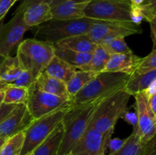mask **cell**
<instances>
[{
  "label": "cell",
  "mask_w": 156,
  "mask_h": 155,
  "mask_svg": "<svg viewBox=\"0 0 156 155\" xmlns=\"http://www.w3.org/2000/svg\"><path fill=\"white\" fill-rule=\"evenodd\" d=\"M148 99V104L154 115H156V94H153Z\"/></svg>",
  "instance_id": "obj_36"
},
{
  "label": "cell",
  "mask_w": 156,
  "mask_h": 155,
  "mask_svg": "<svg viewBox=\"0 0 156 155\" xmlns=\"http://www.w3.org/2000/svg\"><path fill=\"white\" fill-rule=\"evenodd\" d=\"M16 1L17 0H0V21L4 19L7 12Z\"/></svg>",
  "instance_id": "obj_34"
},
{
  "label": "cell",
  "mask_w": 156,
  "mask_h": 155,
  "mask_svg": "<svg viewBox=\"0 0 156 155\" xmlns=\"http://www.w3.org/2000/svg\"><path fill=\"white\" fill-rule=\"evenodd\" d=\"M151 30V38L153 42V48H155L156 44V20L149 23Z\"/></svg>",
  "instance_id": "obj_37"
},
{
  "label": "cell",
  "mask_w": 156,
  "mask_h": 155,
  "mask_svg": "<svg viewBox=\"0 0 156 155\" xmlns=\"http://www.w3.org/2000/svg\"><path fill=\"white\" fill-rule=\"evenodd\" d=\"M24 142V131L5 140L0 148V155H21Z\"/></svg>",
  "instance_id": "obj_29"
},
{
  "label": "cell",
  "mask_w": 156,
  "mask_h": 155,
  "mask_svg": "<svg viewBox=\"0 0 156 155\" xmlns=\"http://www.w3.org/2000/svg\"><path fill=\"white\" fill-rule=\"evenodd\" d=\"M109 155H156V138L143 141L134 126L132 134L123 140L121 146Z\"/></svg>",
  "instance_id": "obj_14"
},
{
  "label": "cell",
  "mask_w": 156,
  "mask_h": 155,
  "mask_svg": "<svg viewBox=\"0 0 156 155\" xmlns=\"http://www.w3.org/2000/svg\"><path fill=\"white\" fill-rule=\"evenodd\" d=\"M155 79L156 69L145 74L133 72L129 75L123 90L130 96H134L139 93L144 92Z\"/></svg>",
  "instance_id": "obj_21"
},
{
  "label": "cell",
  "mask_w": 156,
  "mask_h": 155,
  "mask_svg": "<svg viewBox=\"0 0 156 155\" xmlns=\"http://www.w3.org/2000/svg\"><path fill=\"white\" fill-rule=\"evenodd\" d=\"M4 97H5V91L0 92V105L4 103Z\"/></svg>",
  "instance_id": "obj_41"
},
{
  "label": "cell",
  "mask_w": 156,
  "mask_h": 155,
  "mask_svg": "<svg viewBox=\"0 0 156 155\" xmlns=\"http://www.w3.org/2000/svg\"><path fill=\"white\" fill-rule=\"evenodd\" d=\"M101 100L82 103H72L61 121L63 135L58 154L69 153L89 127L93 113Z\"/></svg>",
  "instance_id": "obj_1"
},
{
  "label": "cell",
  "mask_w": 156,
  "mask_h": 155,
  "mask_svg": "<svg viewBox=\"0 0 156 155\" xmlns=\"http://www.w3.org/2000/svg\"><path fill=\"white\" fill-rule=\"evenodd\" d=\"M98 74V73L93 72V71L76 70V72L71 77V78L66 83L67 91H68L70 97L72 98L73 96L76 95L78 92H79Z\"/></svg>",
  "instance_id": "obj_25"
},
{
  "label": "cell",
  "mask_w": 156,
  "mask_h": 155,
  "mask_svg": "<svg viewBox=\"0 0 156 155\" xmlns=\"http://www.w3.org/2000/svg\"><path fill=\"white\" fill-rule=\"evenodd\" d=\"M142 58L133 53L110 55L103 71L121 72L131 74L136 68Z\"/></svg>",
  "instance_id": "obj_16"
},
{
  "label": "cell",
  "mask_w": 156,
  "mask_h": 155,
  "mask_svg": "<svg viewBox=\"0 0 156 155\" xmlns=\"http://www.w3.org/2000/svg\"><path fill=\"white\" fill-rule=\"evenodd\" d=\"M94 19L82 18L72 20L52 19L37 26L34 39L54 44L69 36L86 34Z\"/></svg>",
  "instance_id": "obj_5"
},
{
  "label": "cell",
  "mask_w": 156,
  "mask_h": 155,
  "mask_svg": "<svg viewBox=\"0 0 156 155\" xmlns=\"http://www.w3.org/2000/svg\"><path fill=\"white\" fill-rule=\"evenodd\" d=\"M71 104V100H65L53 94L41 91L32 84L28 88L26 106L34 119Z\"/></svg>",
  "instance_id": "obj_9"
},
{
  "label": "cell",
  "mask_w": 156,
  "mask_h": 155,
  "mask_svg": "<svg viewBox=\"0 0 156 155\" xmlns=\"http://www.w3.org/2000/svg\"><path fill=\"white\" fill-rule=\"evenodd\" d=\"M16 56L22 69L35 81L54 56V45L34 38L24 40L18 46Z\"/></svg>",
  "instance_id": "obj_3"
},
{
  "label": "cell",
  "mask_w": 156,
  "mask_h": 155,
  "mask_svg": "<svg viewBox=\"0 0 156 155\" xmlns=\"http://www.w3.org/2000/svg\"><path fill=\"white\" fill-rule=\"evenodd\" d=\"M3 21L4 19L0 21V54L7 57L16 47L18 48L24 33L30 27L24 22L22 12H15L12 19L6 24Z\"/></svg>",
  "instance_id": "obj_10"
},
{
  "label": "cell",
  "mask_w": 156,
  "mask_h": 155,
  "mask_svg": "<svg viewBox=\"0 0 156 155\" xmlns=\"http://www.w3.org/2000/svg\"><path fill=\"white\" fill-rule=\"evenodd\" d=\"M129 0H91L84 10L85 18L101 21H132Z\"/></svg>",
  "instance_id": "obj_7"
},
{
  "label": "cell",
  "mask_w": 156,
  "mask_h": 155,
  "mask_svg": "<svg viewBox=\"0 0 156 155\" xmlns=\"http://www.w3.org/2000/svg\"><path fill=\"white\" fill-rule=\"evenodd\" d=\"M63 135L62 122L57 125L49 136L39 144L30 153L31 155H58L59 146Z\"/></svg>",
  "instance_id": "obj_20"
},
{
  "label": "cell",
  "mask_w": 156,
  "mask_h": 155,
  "mask_svg": "<svg viewBox=\"0 0 156 155\" xmlns=\"http://www.w3.org/2000/svg\"><path fill=\"white\" fill-rule=\"evenodd\" d=\"M58 155H59V154H58ZM63 155H73V153H72L71 152H69V153H66V154H63Z\"/></svg>",
  "instance_id": "obj_44"
},
{
  "label": "cell",
  "mask_w": 156,
  "mask_h": 155,
  "mask_svg": "<svg viewBox=\"0 0 156 155\" xmlns=\"http://www.w3.org/2000/svg\"><path fill=\"white\" fill-rule=\"evenodd\" d=\"M131 17L133 22L137 24H140L143 19L149 23L155 21L156 0H145L140 5H132Z\"/></svg>",
  "instance_id": "obj_23"
},
{
  "label": "cell",
  "mask_w": 156,
  "mask_h": 155,
  "mask_svg": "<svg viewBox=\"0 0 156 155\" xmlns=\"http://www.w3.org/2000/svg\"><path fill=\"white\" fill-rule=\"evenodd\" d=\"M134 97L137 115V130L143 141H149L155 137L156 115L151 111L144 93H139L134 95Z\"/></svg>",
  "instance_id": "obj_12"
},
{
  "label": "cell",
  "mask_w": 156,
  "mask_h": 155,
  "mask_svg": "<svg viewBox=\"0 0 156 155\" xmlns=\"http://www.w3.org/2000/svg\"><path fill=\"white\" fill-rule=\"evenodd\" d=\"M28 88L16 87L9 84L5 91L4 103L11 104H26Z\"/></svg>",
  "instance_id": "obj_30"
},
{
  "label": "cell",
  "mask_w": 156,
  "mask_h": 155,
  "mask_svg": "<svg viewBox=\"0 0 156 155\" xmlns=\"http://www.w3.org/2000/svg\"><path fill=\"white\" fill-rule=\"evenodd\" d=\"M54 55L72 66L79 69L91 59V53H79L54 46Z\"/></svg>",
  "instance_id": "obj_24"
},
{
  "label": "cell",
  "mask_w": 156,
  "mask_h": 155,
  "mask_svg": "<svg viewBox=\"0 0 156 155\" xmlns=\"http://www.w3.org/2000/svg\"><path fill=\"white\" fill-rule=\"evenodd\" d=\"M91 0H66L51 8L53 19L72 20L85 18L84 10Z\"/></svg>",
  "instance_id": "obj_15"
},
{
  "label": "cell",
  "mask_w": 156,
  "mask_h": 155,
  "mask_svg": "<svg viewBox=\"0 0 156 155\" xmlns=\"http://www.w3.org/2000/svg\"><path fill=\"white\" fill-rule=\"evenodd\" d=\"M155 69H156V49L152 48L147 56L142 58L133 72L145 74Z\"/></svg>",
  "instance_id": "obj_31"
},
{
  "label": "cell",
  "mask_w": 156,
  "mask_h": 155,
  "mask_svg": "<svg viewBox=\"0 0 156 155\" xmlns=\"http://www.w3.org/2000/svg\"><path fill=\"white\" fill-rule=\"evenodd\" d=\"M34 82V79L33 78L31 74L29 72H27V71L23 70L21 74L12 83H11L10 84L16 87L28 88Z\"/></svg>",
  "instance_id": "obj_32"
},
{
  "label": "cell",
  "mask_w": 156,
  "mask_h": 155,
  "mask_svg": "<svg viewBox=\"0 0 156 155\" xmlns=\"http://www.w3.org/2000/svg\"><path fill=\"white\" fill-rule=\"evenodd\" d=\"M114 132H101L88 127L70 152L73 155H105Z\"/></svg>",
  "instance_id": "obj_11"
},
{
  "label": "cell",
  "mask_w": 156,
  "mask_h": 155,
  "mask_svg": "<svg viewBox=\"0 0 156 155\" xmlns=\"http://www.w3.org/2000/svg\"><path fill=\"white\" fill-rule=\"evenodd\" d=\"M24 22L30 28L53 19L51 7L47 2L30 5L22 12Z\"/></svg>",
  "instance_id": "obj_17"
},
{
  "label": "cell",
  "mask_w": 156,
  "mask_h": 155,
  "mask_svg": "<svg viewBox=\"0 0 156 155\" xmlns=\"http://www.w3.org/2000/svg\"><path fill=\"white\" fill-rule=\"evenodd\" d=\"M26 155H31V154H30V153H29V154H26Z\"/></svg>",
  "instance_id": "obj_45"
},
{
  "label": "cell",
  "mask_w": 156,
  "mask_h": 155,
  "mask_svg": "<svg viewBox=\"0 0 156 155\" xmlns=\"http://www.w3.org/2000/svg\"><path fill=\"white\" fill-rule=\"evenodd\" d=\"M34 119L24 103L18 104L11 113L0 123V138L8 139L25 130Z\"/></svg>",
  "instance_id": "obj_13"
},
{
  "label": "cell",
  "mask_w": 156,
  "mask_h": 155,
  "mask_svg": "<svg viewBox=\"0 0 156 155\" xmlns=\"http://www.w3.org/2000/svg\"><path fill=\"white\" fill-rule=\"evenodd\" d=\"M75 67L66 62L54 55L44 71L51 77L66 83L76 71Z\"/></svg>",
  "instance_id": "obj_22"
},
{
  "label": "cell",
  "mask_w": 156,
  "mask_h": 155,
  "mask_svg": "<svg viewBox=\"0 0 156 155\" xmlns=\"http://www.w3.org/2000/svg\"><path fill=\"white\" fill-rule=\"evenodd\" d=\"M34 84L35 87L41 91L58 96L65 100H71V97L67 91L65 82L51 77L45 71L38 76Z\"/></svg>",
  "instance_id": "obj_18"
},
{
  "label": "cell",
  "mask_w": 156,
  "mask_h": 155,
  "mask_svg": "<svg viewBox=\"0 0 156 155\" xmlns=\"http://www.w3.org/2000/svg\"><path fill=\"white\" fill-rule=\"evenodd\" d=\"M143 33L140 24L129 21H101L94 20L87 36L95 43L99 44L105 38L126 36Z\"/></svg>",
  "instance_id": "obj_8"
},
{
  "label": "cell",
  "mask_w": 156,
  "mask_h": 155,
  "mask_svg": "<svg viewBox=\"0 0 156 155\" xmlns=\"http://www.w3.org/2000/svg\"><path fill=\"white\" fill-rule=\"evenodd\" d=\"M109 57V53L105 50V48L102 46L98 44L97 47L91 53V59L89 62L78 70L93 71L96 73L101 72L104 71V68Z\"/></svg>",
  "instance_id": "obj_27"
},
{
  "label": "cell",
  "mask_w": 156,
  "mask_h": 155,
  "mask_svg": "<svg viewBox=\"0 0 156 155\" xmlns=\"http://www.w3.org/2000/svg\"><path fill=\"white\" fill-rule=\"evenodd\" d=\"M130 74L101 71L71 98L72 103H82L102 100L123 90Z\"/></svg>",
  "instance_id": "obj_4"
},
{
  "label": "cell",
  "mask_w": 156,
  "mask_h": 155,
  "mask_svg": "<svg viewBox=\"0 0 156 155\" xmlns=\"http://www.w3.org/2000/svg\"><path fill=\"white\" fill-rule=\"evenodd\" d=\"M50 0H22L21 4L18 7L15 12H23V11L30 6V5L35 4V3H40V2H47L48 3Z\"/></svg>",
  "instance_id": "obj_35"
},
{
  "label": "cell",
  "mask_w": 156,
  "mask_h": 155,
  "mask_svg": "<svg viewBox=\"0 0 156 155\" xmlns=\"http://www.w3.org/2000/svg\"><path fill=\"white\" fill-rule=\"evenodd\" d=\"M9 83H7V82H5V81L2 80L0 78V92H2V91H5V89L9 86Z\"/></svg>",
  "instance_id": "obj_38"
},
{
  "label": "cell",
  "mask_w": 156,
  "mask_h": 155,
  "mask_svg": "<svg viewBox=\"0 0 156 155\" xmlns=\"http://www.w3.org/2000/svg\"><path fill=\"white\" fill-rule=\"evenodd\" d=\"M18 104L3 103L0 105V123L11 113L12 110L16 107Z\"/></svg>",
  "instance_id": "obj_33"
},
{
  "label": "cell",
  "mask_w": 156,
  "mask_h": 155,
  "mask_svg": "<svg viewBox=\"0 0 156 155\" xmlns=\"http://www.w3.org/2000/svg\"><path fill=\"white\" fill-rule=\"evenodd\" d=\"M66 1V0H50V2H48V4L50 5V6L51 8L54 7V6L57 5L58 4H59V3L62 2H65Z\"/></svg>",
  "instance_id": "obj_39"
},
{
  "label": "cell",
  "mask_w": 156,
  "mask_h": 155,
  "mask_svg": "<svg viewBox=\"0 0 156 155\" xmlns=\"http://www.w3.org/2000/svg\"><path fill=\"white\" fill-rule=\"evenodd\" d=\"M129 1H130L132 5L138 6L140 5H141L142 3H143V2H144L145 0H129Z\"/></svg>",
  "instance_id": "obj_40"
},
{
  "label": "cell",
  "mask_w": 156,
  "mask_h": 155,
  "mask_svg": "<svg viewBox=\"0 0 156 155\" xmlns=\"http://www.w3.org/2000/svg\"><path fill=\"white\" fill-rule=\"evenodd\" d=\"M6 139H5V138H0V148H1V147L2 146V144H4V142L5 141Z\"/></svg>",
  "instance_id": "obj_42"
},
{
  "label": "cell",
  "mask_w": 156,
  "mask_h": 155,
  "mask_svg": "<svg viewBox=\"0 0 156 155\" xmlns=\"http://www.w3.org/2000/svg\"><path fill=\"white\" fill-rule=\"evenodd\" d=\"M5 58V57H4V56H2L1 54H0V65H1L2 62H3V60H4Z\"/></svg>",
  "instance_id": "obj_43"
},
{
  "label": "cell",
  "mask_w": 156,
  "mask_h": 155,
  "mask_svg": "<svg viewBox=\"0 0 156 155\" xmlns=\"http://www.w3.org/2000/svg\"><path fill=\"white\" fill-rule=\"evenodd\" d=\"M23 71L17 56H7L0 65V78L11 84Z\"/></svg>",
  "instance_id": "obj_26"
},
{
  "label": "cell",
  "mask_w": 156,
  "mask_h": 155,
  "mask_svg": "<svg viewBox=\"0 0 156 155\" xmlns=\"http://www.w3.org/2000/svg\"><path fill=\"white\" fill-rule=\"evenodd\" d=\"M99 45L102 46L109 55L133 53L125 41V37L123 36L105 38L99 43Z\"/></svg>",
  "instance_id": "obj_28"
},
{
  "label": "cell",
  "mask_w": 156,
  "mask_h": 155,
  "mask_svg": "<svg viewBox=\"0 0 156 155\" xmlns=\"http://www.w3.org/2000/svg\"><path fill=\"white\" fill-rule=\"evenodd\" d=\"M53 45L76 53H92L98 44L91 40L86 34H78L66 38Z\"/></svg>",
  "instance_id": "obj_19"
},
{
  "label": "cell",
  "mask_w": 156,
  "mask_h": 155,
  "mask_svg": "<svg viewBox=\"0 0 156 155\" xmlns=\"http://www.w3.org/2000/svg\"><path fill=\"white\" fill-rule=\"evenodd\" d=\"M129 98L130 95L123 89L102 99L93 113L89 127L101 132L114 131L117 121L126 114Z\"/></svg>",
  "instance_id": "obj_2"
},
{
  "label": "cell",
  "mask_w": 156,
  "mask_h": 155,
  "mask_svg": "<svg viewBox=\"0 0 156 155\" xmlns=\"http://www.w3.org/2000/svg\"><path fill=\"white\" fill-rule=\"evenodd\" d=\"M69 106L56 109L31 122L28 127L24 130V142L21 155L31 153L32 151L49 136L57 125L62 121V117Z\"/></svg>",
  "instance_id": "obj_6"
}]
</instances>
